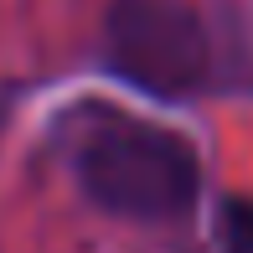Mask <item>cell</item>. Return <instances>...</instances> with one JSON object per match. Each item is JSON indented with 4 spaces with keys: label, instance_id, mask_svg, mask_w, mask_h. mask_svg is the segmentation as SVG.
Returning <instances> with one entry per match:
<instances>
[{
    "label": "cell",
    "instance_id": "6da1fadb",
    "mask_svg": "<svg viewBox=\"0 0 253 253\" xmlns=\"http://www.w3.org/2000/svg\"><path fill=\"white\" fill-rule=\"evenodd\" d=\"M78 181L103 212L129 217V222H176L197 202L202 166L186 140L170 129H103L78 155Z\"/></svg>",
    "mask_w": 253,
    "mask_h": 253
},
{
    "label": "cell",
    "instance_id": "7a4b0ae2",
    "mask_svg": "<svg viewBox=\"0 0 253 253\" xmlns=\"http://www.w3.org/2000/svg\"><path fill=\"white\" fill-rule=\"evenodd\" d=\"M109 57L150 93H191L207 78V31L186 0H114Z\"/></svg>",
    "mask_w": 253,
    "mask_h": 253
},
{
    "label": "cell",
    "instance_id": "3957f363",
    "mask_svg": "<svg viewBox=\"0 0 253 253\" xmlns=\"http://www.w3.org/2000/svg\"><path fill=\"white\" fill-rule=\"evenodd\" d=\"M222 243L227 253H253V202H227L222 207Z\"/></svg>",
    "mask_w": 253,
    "mask_h": 253
}]
</instances>
